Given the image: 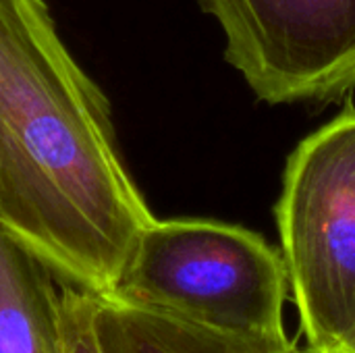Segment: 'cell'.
Returning a JSON list of instances; mask_svg holds the SVG:
<instances>
[{
  "label": "cell",
  "mask_w": 355,
  "mask_h": 353,
  "mask_svg": "<svg viewBox=\"0 0 355 353\" xmlns=\"http://www.w3.org/2000/svg\"><path fill=\"white\" fill-rule=\"evenodd\" d=\"M277 223L302 333L331 350L355 325V112L293 150Z\"/></svg>",
  "instance_id": "obj_3"
},
{
  "label": "cell",
  "mask_w": 355,
  "mask_h": 353,
  "mask_svg": "<svg viewBox=\"0 0 355 353\" xmlns=\"http://www.w3.org/2000/svg\"><path fill=\"white\" fill-rule=\"evenodd\" d=\"M152 221L48 4L0 0V223L62 283L108 295Z\"/></svg>",
  "instance_id": "obj_1"
},
{
  "label": "cell",
  "mask_w": 355,
  "mask_h": 353,
  "mask_svg": "<svg viewBox=\"0 0 355 353\" xmlns=\"http://www.w3.org/2000/svg\"><path fill=\"white\" fill-rule=\"evenodd\" d=\"M94 333L100 353H295L297 350L287 335H229L98 293H94Z\"/></svg>",
  "instance_id": "obj_6"
},
{
  "label": "cell",
  "mask_w": 355,
  "mask_h": 353,
  "mask_svg": "<svg viewBox=\"0 0 355 353\" xmlns=\"http://www.w3.org/2000/svg\"><path fill=\"white\" fill-rule=\"evenodd\" d=\"M0 353H67L62 281L2 223Z\"/></svg>",
  "instance_id": "obj_5"
},
{
  "label": "cell",
  "mask_w": 355,
  "mask_h": 353,
  "mask_svg": "<svg viewBox=\"0 0 355 353\" xmlns=\"http://www.w3.org/2000/svg\"><path fill=\"white\" fill-rule=\"evenodd\" d=\"M335 353H355V325L329 350Z\"/></svg>",
  "instance_id": "obj_8"
},
{
  "label": "cell",
  "mask_w": 355,
  "mask_h": 353,
  "mask_svg": "<svg viewBox=\"0 0 355 353\" xmlns=\"http://www.w3.org/2000/svg\"><path fill=\"white\" fill-rule=\"evenodd\" d=\"M289 277L283 254L243 227L154 218L139 235L112 293L220 333L287 335Z\"/></svg>",
  "instance_id": "obj_2"
},
{
  "label": "cell",
  "mask_w": 355,
  "mask_h": 353,
  "mask_svg": "<svg viewBox=\"0 0 355 353\" xmlns=\"http://www.w3.org/2000/svg\"><path fill=\"white\" fill-rule=\"evenodd\" d=\"M67 353H100L94 333V293L62 283Z\"/></svg>",
  "instance_id": "obj_7"
},
{
  "label": "cell",
  "mask_w": 355,
  "mask_h": 353,
  "mask_svg": "<svg viewBox=\"0 0 355 353\" xmlns=\"http://www.w3.org/2000/svg\"><path fill=\"white\" fill-rule=\"evenodd\" d=\"M225 58L268 104L333 98L355 85V0H200Z\"/></svg>",
  "instance_id": "obj_4"
},
{
  "label": "cell",
  "mask_w": 355,
  "mask_h": 353,
  "mask_svg": "<svg viewBox=\"0 0 355 353\" xmlns=\"http://www.w3.org/2000/svg\"><path fill=\"white\" fill-rule=\"evenodd\" d=\"M295 353H335V352H329V350H312V347H308L306 352H300V350H295Z\"/></svg>",
  "instance_id": "obj_9"
}]
</instances>
